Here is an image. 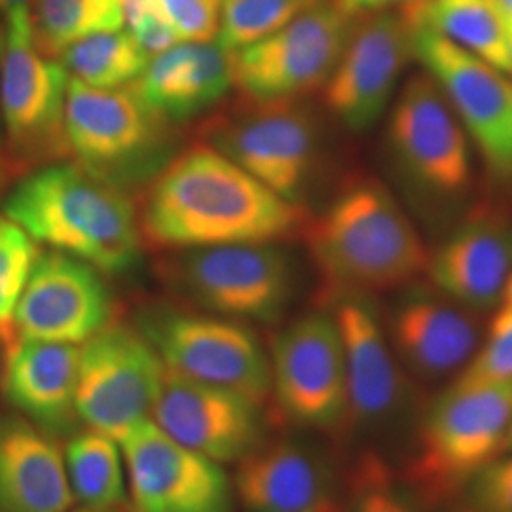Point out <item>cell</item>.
<instances>
[{"label": "cell", "instance_id": "obj_1", "mask_svg": "<svg viewBox=\"0 0 512 512\" xmlns=\"http://www.w3.org/2000/svg\"><path fill=\"white\" fill-rule=\"evenodd\" d=\"M139 226L148 245L181 251L281 243L308 226V213L202 143L173 156L147 184Z\"/></svg>", "mask_w": 512, "mask_h": 512}, {"label": "cell", "instance_id": "obj_2", "mask_svg": "<svg viewBox=\"0 0 512 512\" xmlns=\"http://www.w3.org/2000/svg\"><path fill=\"white\" fill-rule=\"evenodd\" d=\"M2 209L37 243L76 256L103 274H126L141 256L143 234L128 194L76 162L25 173Z\"/></svg>", "mask_w": 512, "mask_h": 512}, {"label": "cell", "instance_id": "obj_3", "mask_svg": "<svg viewBox=\"0 0 512 512\" xmlns=\"http://www.w3.org/2000/svg\"><path fill=\"white\" fill-rule=\"evenodd\" d=\"M311 258L332 294H370L406 285L427 270L429 251L403 205L374 179L344 188L308 222Z\"/></svg>", "mask_w": 512, "mask_h": 512}, {"label": "cell", "instance_id": "obj_4", "mask_svg": "<svg viewBox=\"0 0 512 512\" xmlns=\"http://www.w3.org/2000/svg\"><path fill=\"white\" fill-rule=\"evenodd\" d=\"M512 418V382H456L429 408L406 467L423 501L439 505L501 456Z\"/></svg>", "mask_w": 512, "mask_h": 512}, {"label": "cell", "instance_id": "obj_5", "mask_svg": "<svg viewBox=\"0 0 512 512\" xmlns=\"http://www.w3.org/2000/svg\"><path fill=\"white\" fill-rule=\"evenodd\" d=\"M65 124L76 164L124 192L150 183L175 156L173 124L129 88L95 90L69 76Z\"/></svg>", "mask_w": 512, "mask_h": 512}, {"label": "cell", "instance_id": "obj_6", "mask_svg": "<svg viewBox=\"0 0 512 512\" xmlns=\"http://www.w3.org/2000/svg\"><path fill=\"white\" fill-rule=\"evenodd\" d=\"M67 92L65 67L40 54L33 42L31 8L8 14L0 61V124L14 175L73 158L65 124Z\"/></svg>", "mask_w": 512, "mask_h": 512}, {"label": "cell", "instance_id": "obj_7", "mask_svg": "<svg viewBox=\"0 0 512 512\" xmlns=\"http://www.w3.org/2000/svg\"><path fill=\"white\" fill-rule=\"evenodd\" d=\"M135 327L169 372L234 391L260 408L272 397L270 355L241 321L158 304L139 311Z\"/></svg>", "mask_w": 512, "mask_h": 512}, {"label": "cell", "instance_id": "obj_8", "mask_svg": "<svg viewBox=\"0 0 512 512\" xmlns=\"http://www.w3.org/2000/svg\"><path fill=\"white\" fill-rule=\"evenodd\" d=\"M162 274L196 306L236 321L274 323L293 294V264L279 243L181 249Z\"/></svg>", "mask_w": 512, "mask_h": 512}, {"label": "cell", "instance_id": "obj_9", "mask_svg": "<svg viewBox=\"0 0 512 512\" xmlns=\"http://www.w3.org/2000/svg\"><path fill=\"white\" fill-rule=\"evenodd\" d=\"M207 145L274 190L302 205L319 158V128L298 101H251L205 126Z\"/></svg>", "mask_w": 512, "mask_h": 512}, {"label": "cell", "instance_id": "obj_10", "mask_svg": "<svg viewBox=\"0 0 512 512\" xmlns=\"http://www.w3.org/2000/svg\"><path fill=\"white\" fill-rule=\"evenodd\" d=\"M355 21L332 0L230 52L234 86L251 101H300L323 90Z\"/></svg>", "mask_w": 512, "mask_h": 512}, {"label": "cell", "instance_id": "obj_11", "mask_svg": "<svg viewBox=\"0 0 512 512\" xmlns=\"http://www.w3.org/2000/svg\"><path fill=\"white\" fill-rule=\"evenodd\" d=\"M408 21L414 61L437 82L490 175L499 183H511V74L461 50L418 21Z\"/></svg>", "mask_w": 512, "mask_h": 512}, {"label": "cell", "instance_id": "obj_12", "mask_svg": "<svg viewBox=\"0 0 512 512\" xmlns=\"http://www.w3.org/2000/svg\"><path fill=\"white\" fill-rule=\"evenodd\" d=\"M165 372L164 361L137 327L110 321L80 348L78 418L120 440L133 425L152 418Z\"/></svg>", "mask_w": 512, "mask_h": 512}, {"label": "cell", "instance_id": "obj_13", "mask_svg": "<svg viewBox=\"0 0 512 512\" xmlns=\"http://www.w3.org/2000/svg\"><path fill=\"white\" fill-rule=\"evenodd\" d=\"M389 110L387 141L408 181L437 200L461 198L473 179V145L437 82L412 74Z\"/></svg>", "mask_w": 512, "mask_h": 512}, {"label": "cell", "instance_id": "obj_14", "mask_svg": "<svg viewBox=\"0 0 512 512\" xmlns=\"http://www.w3.org/2000/svg\"><path fill=\"white\" fill-rule=\"evenodd\" d=\"M272 393L302 427L332 429L348 418V382L340 330L332 313L311 311L275 336Z\"/></svg>", "mask_w": 512, "mask_h": 512}, {"label": "cell", "instance_id": "obj_15", "mask_svg": "<svg viewBox=\"0 0 512 512\" xmlns=\"http://www.w3.org/2000/svg\"><path fill=\"white\" fill-rule=\"evenodd\" d=\"M135 512H234V484L213 459L171 439L152 420L118 440Z\"/></svg>", "mask_w": 512, "mask_h": 512}, {"label": "cell", "instance_id": "obj_16", "mask_svg": "<svg viewBox=\"0 0 512 512\" xmlns=\"http://www.w3.org/2000/svg\"><path fill=\"white\" fill-rule=\"evenodd\" d=\"M410 61L412 25L403 10L359 16L323 88L327 109L351 131L372 128L391 107Z\"/></svg>", "mask_w": 512, "mask_h": 512}, {"label": "cell", "instance_id": "obj_17", "mask_svg": "<svg viewBox=\"0 0 512 512\" xmlns=\"http://www.w3.org/2000/svg\"><path fill=\"white\" fill-rule=\"evenodd\" d=\"M114 300L103 272L73 255L40 253L19 298L21 340L84 344L112 321Z\"/></svg>", "mask_w": 512, "mask_h": 512}, {"label": "cell", "instance_id": "obj_18", "mask_svg": "<svg viewBox=\"0 0 512 512\" xmlns=\"http://www.w3.org/2000/svg\"><path fill=\"white\" fill-rule=\"evenodd\" d=\"M150 420L171 439L220 465L239 463L264 444V420L258 404L234 391L194 382L169 370Z\"/></svg>", "mask_w": 512, "mask_h": 512}, {"label": "cell", "instance_id": "obj_19", "mask_svg": "<svg viewBox=\"0 0 512 512\" xmlns=\"http://www.w3.org/2000/svg\"><path fill=\"white\" fill-rule=\"evenodd\" d=\"M425 274L467 310L495 308L512 274V220L476 213L429 253Z\"/></svg>", "mask_w": 512, "mask_h": 512}, {"label": "cell", "instance_id": "obj_20", "mask_svg": "<svg viewBox=\"0 0 512 512\" xmlns=\"http://www.w3.org/2000/svg\"><path fill=\"white\" fill-rule=\"evenodd\" d=\"M334 319L340 330L346 382L348 418L372 425L391 418L404 399V380L389 348L368 294H334Z\"/></svg>", "mask_w": 512, "mask_h": 512}, {"label": "cell", "instance_id": "obj_21", "mask_svg": "<svg viewBox=\"0 0 512 512\" xmlns=\"http://www.w3.org/2000/svg\"><path fill=\"white\" fill-rule=\"evenodd\" d=\"M78 366V344L19 340L4 370V395L46 435L73 437L82 423L76 412Z\"/></svg>", "mask_w": 512, "mask_h": 512}, {"label": "cell", "instance_id": "obj_22", "mask_svg": "<svg viewBox=\"0 0 512 512\" xmlns=\"http://www.w3.org/2000/svg\"><path fill=\"white\" fill-rule=\"evenodd\" d=\"M234 494L249 512H344L325 463L289 440L241 459Z\"/></svg>", "mask_w": 512, "mask_h": 512}, {"label": "cell", "instance_id": "obj_23", "mask_svg": "<svg viewBox=\"0 0 512 512\" xmlns=\"http://www.w3.org/2000/svg\"><path fill=\"white\" fill-rule=\"evenodd\" d=\"M234 86L232 61L219 42H179L150 57L128 86L169 124H183L219 105Z\"/></svg>", "mask_w": 512, "mask_h": 512}, {"label": "cell", "instance_id": "obj_24", "mask_svg": "<svg viewBox=\"0 0 512 512\" xmlns=\"http://www.w3.org/2000/svg\"><path fill=\"white\" fill-rule=\"evenodd\" d=\"M389 340L412 372L437 380L475 357L480 330L467 308L448 296L412 294L393 313Z\"/></svg>", "mask_w": 512, "mask_h": 512}, {"label": "cell", "instance_id": "obj_25", "mask_svg": "<svg viewBox=\"0 0 512 512\" xmlns=\"http://www.w3.org/2000/svg\"><path fill=\"white\" fill-rule=\"evenodd\" d=\"M73 503L54 437L21 414H0V512H67Z\"/></svg>", "mask_w": 512, "mask_h": 512}, {"label": "cell", "instance_id": "obj_26", "mask_svg": "<svg viewBox=\"0 0 512 512\" xmlns=\"http://www.w3.org/2000/svg\"><path fill=\"white\" fill-rule=\"evenodd\" d=\"M404 16L507 73L509 16L499 0H420Z\"/></svg>", "mask_w": 512, "mask_h": 512}, {"label": "cell", "instance_id": "obj_27", "mask_svg": "<svg viewBox=\"0 0 512 512\" xmlns=\"http://www.w3.org/2000/svg\"><path fill=\"white\" fill-rule=\"evenodd\" d=\"M65 467L74 499L84 507L126 503L124 456L118 440L95 429H80L65 446Z\"/></svg>", "mask_w": 512, "mask_h": 512}, {"label": "cell", "instance_id": "obj_28", "mask_svg": "<svg viewBox=\"0 0 512 512\" xmlns=\"http://www.w3.org/2000/svg\"><path fill=\"white\" fill-rule=\"evenodd\" d=\"M122 0H33L31 29L38 52L59 59L82 38L122 31Z\"/></svg>", "mask_w": 512, "mask_h": 512}, {"label": "cell", "instance_id": "obj_29", "mask_svg": "<svg viewBox=\"0 0 512 512\" xmlns=\"http://www.w3.org/2000/svg\"><path fill=\"white\" fill-rule=\"evenodd\" d=\"M71 78L95 90H120L131 86L150 61L139 44L124 31L82 38L57 59Z\"/></svg>", "mask_w": 512, "mask_h": 512}, {"label": "cell", "instance_id": "obj_30", "mask_svg": "<svg viewBox=\"0 0 512 512\" xmlns=\"http://www.w3.org/2000/svg\"><path fill=\"white\" fill-rule=\"evenodd\" d=\"M332 0H224L217 42L236 52Z\"/></svg>", "mask_w": 512, "mask_h": 512}, {"label": "cell", "instance_id": "obj_31", "mask_svg": "<svg viewBox=\"0 0 512 512\" xmlns=\"http://www.w3.org/2000/svg\"><path fill=\"white\" fill-rule=\"evenodd\" d=\"M38 256L37 241L14 220L0 217V329L16 325L14 313Z\"/></svg>", "mask_w": 512, "mask_h": 512}, {"label": "cell", "instance_id": "obj_32", "mask_svg": "<svg viewBox=\"0 0 512 512\" xmlns=\"http://www.w3.org/2000/svg\"><path fill=\"white\" fill-rule=\"evenodd\" d=\"M458 382H512V310L497 311L486 340L463 368Z\"/></svg>", "mask_w": 512, "mask_h": 512}, {"label": "cell", "instance_id": "obj_33", "mask_svg": "<svg viewBox=\"0 0 512 512\" xmlns=\"http://www.w3.org/2000/svg\"><path fill=\"white\" fill-rule=\"evenodd\" d=\"M344 512H410L380 459L365 458L353 476Z\"/></svg>", "mask_w": 512, "mask_h": 512}, {"label": "cell", "instance_id": "obj_34", "mask_svg": "<svg viewBox=\"0 0 512 512\" xmlns=\"http://www.w3.org/2000/svg\"><path fill=\"white\" fill-rule=\"evenodd\" d=\"M181 42H215L224 0H154Z\"/></svg>", "mask_w": 512, "mask_h": 512}, {"label": "cell", "instance_id": "obj_35", "mask_svg": "<svg viewBox=\"0 0 512 512\" xmlns=\"http://www.w3.org/2000/svg\"><path fill=\"white\" fill-rule=\"evenodd\" d=\"M478 512H512V454L488 463L471 482Z\"/></svg>", "mask_w": 512, "mask_h": 512}, {"label": "cell", "instance_id": "obj_36", "mask_svg": "<svg viewBox=\"0 0 512 512\" xmlns=\"http://www.w3.org/2000/svg\"><path fill=\"white\" fill-rule=\"evenodd\" d=\"M416 2L420 0H334V4L351 18L387 12V10H404Z\"/></svg>", "mask_w": 512, "mask_h": 512}, {"label": "cell", "instance_id": "obj_37", "mask_svg": "<svg viewBox=\"0 0 512 512\" xmlns=\"http://www.w3.org/2000/svg\"><path fill=\"white\" fill-rule=\"evenodd\" d=\"M19 340H21V338H19L16 325L0 329V384H2V378H4V370H6L8 357H10L12 349L18 346Z\"/></svg>", "mask_w": 512, "mask_h": 512}, {"label": "cell", "instance_id": "obj_38", "mask_svg": "<svg viewBox=\"0 0 512 512\" xmlns=\"http://www.w3.org/2000/svg\"><path fill=\"white\" fill-rule=\"evenodd\" d=\"M33 0H0V14H4V18L16 10L23 8H31Z\"/></svg>", "mask_w": 512, "mask_h": 512}, {"label": "cell", "instance_id": "obj_39", "mask_svg": "<svg viewBox=\"0 0 512 512\" xmlns=\"http://www.w3.org/2000/svg\"><path fill=\"white\" fill-rule=\"evenodd\" d=\"M10 175H14V173H12V169H10L8 158H6L4 150H0V200H2V194H4V190H6V184L10 181Z\"/></svg>", "mask_w": 512, "mask_h": 512}, {"label": "cell", "instance_id": "obj_40", "mask_svg": "<svg viewBox=\"0 0 512 512\" xmlns=\"http://www.w3.org/2000/svg\"><path fill=\"white\" fill-rule=\"evenodd\" d=\"M74 512H135L133 507L129 505L128 501L122 503V505H114V507H103V509H97V507H82L78 511Z\"/></svg>", "mask_w": 512, "mask_h": 512}, {"label": "cell", "instance_id": "obj_41", "mask_svg": "<svg viewBox=\"0 0 512 512\" xmlns=\"http://www.w3.org/2000/svg\"><path fill=\"white\" fill-rule=\"evenodd\" d=\"M501 306L503 308H509L512 310V274L509 279H507V283H505V289H503V294H501Z\"/></svg>", "mask_w": 512, "mask_h": 512}, {"label": "cell", "instance_id": "obj_42", "mask_svg": "<svg viewBox=\"0 0 512 512\" xmlns=\"http://www.w3.org/2000/svg\"><path fill=\"white\" fill-rule=\"evenodd\" d=\"M507 73L512 78V16H509V35H507Z\"/></svg>", "mask_w": 512, "mask_h": 512}, {"label": "cell", "instance_id": "obj_43", "mask_svg": "<svg viewBox=\"0 0 512 512\" xmlns=\"http://www.w3.org/2000/svg\"><path fill=\"white\" fill-rule=\"evenodd\" d=\"M503 454H512V418L509 423V429L505 433V439H503V446H501V456Z\"/></svg>", "mask_w": 512, "mask_h": 512}, {"label": "cell", "instance_id": "obj_44", "mask_svg": "<svg viewBox=\"0 0 512 512\" xmlns=\"http://www.w3.org/2000/svg\"><path fill=\"white\" fill-rule=\"evenodd\" d=\"M2 52H4V33L0 29V61H2ZM0 148H2V124H0Z\"/></svg>", "mask_w": 512, "mask_h": 512}, {"label": "cell", "instance_id": "obj_45", "mask_svg": "<svg viewBox=\"0 0 512 512\" xmlns=\"http://www.w3.org/2000/svg\"><path fill=\"white\" fill-rule=\"evenodd\" d=\"M499 4H501L503 10L507 12V16H512V0H499Z\"/></svg>", "mask_w": 512, "mask_h": 512}, {"label": "cell", "instance_id": "obj_46", "mask_svg": "<svg viewBox=\"0 0 512 512\" xmlns=\"http://www.w3.org/2000/svg\"><path fill=\"white\" fill-rule=\"evenodd\" d=\"M467 512H478V511H476V509H471V511H467Z\"/></svg>", "mask_w": 512, "mask_h": 512}]
</instances>
